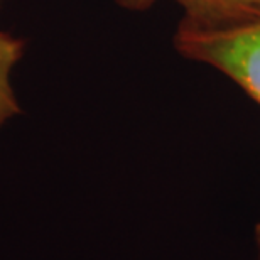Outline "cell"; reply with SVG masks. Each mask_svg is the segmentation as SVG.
I'll use <instances>...</instances> for the list:
<instances>
[{
  "label": "cell",
  "instance_id": "obj_1",
  "mask_svg": "<svg viewBox=\"0 0 260 260\" xmlns=\"http://www.w3.org/2000/svg\"><path fill=\"white\" fill-rule=\"evenodd\" d=\"M174 46L184 58L220 71L260 105V17L223 27L181 20Z\"/></svg>",
  "mask_w": 260,
  "mask_h": 260
},
{
  "label": "cell",
  "instance_id": "obj_2",
  "mask_svg": "<svg viewBox=\"0 0 260 260\" xmlns=\"http://www.w3.org/2000/svg\"><path fill=\"white\" fill-rule=\"evenodd\" d=\"M122 9L144 12L159 0H115ZM184 12L183 22L203 27H223L260 17V0H171Z\"/></svg>",
  "mask_w": 260,
  "mask_h": 260
},
{
  "label": "cell",
  "instance_id": "obj_3",
  "mask_svg": "<svg viewBox=\"0 0 260 260\" xmlns=\"http://www.w3.org/2000/svg\"><path fill=\"white\" fill-rule=\"evenodd\" d=\"M24 54V41L7 32H0V127L20 113L10 75Z\"/></svg>",
  "mask_w": 260,
  "mask_h": 260
},
{
  "label": "cell",
  "instance_id": "obj_4",
  "mask_svg": "<svg viewBox=\"0 0 260 260\" xmlns=\"http://www.w3.org/2000/svg\"><path fill=\"white\" fill-rule=\"evenodd\" d=\"M255 247H257V260H260V221L255 226Z\"/></svg>",
  "mask_w": 260,
  "mask_h": 260
},
{
  "label": "cell",
  "instance_id": "obj_5",
  "mask_svg": "<svg viewBox=\"0 0 260 260\" xmlns=\"http://www.w3.org/2000/svg\"><path fill=\"white\" fill-rule=\"evenodd\" d=\"M0 2H2V0H0Z\"/></svg>",
  "mask_w": 260,
  "mask_h": 260
}]
</instances>
